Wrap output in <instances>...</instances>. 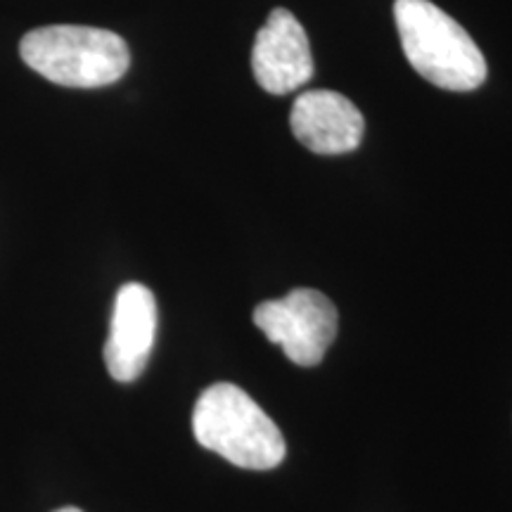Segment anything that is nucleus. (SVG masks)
Here are the masks:
<instances>
[{
  "instance_id": "obj_2",
  "label": "nucleus",
  "mask_w": 512,
  "mask_h": 512,
  "mask_svg": "<svg viewBox=\"0 0 512 512\" xmlns=\"http://www.w3.org/2000/svg\"><path fill=\"white\" fill-rule=\"evenodd\" d=\"M401 48L422 79L444 91L467 93L486 81V60L472 36L430 0H396Z\"/></svg>"
},
{
  "instance_id": "obj_4",
  "label": "nucleus",
  "mask_w": 512,
  "mask_h": 512,
  "mask_svg": "<svg viewBox=\"0 0 512 512\" xmlns=\"http://www.w3.org/2000/svg\"><path fill=\"white\" fill-rule=\"evenodd\" d=\"M254 325L264 332L268 342L278 344L292 363L313 368L335 342L339 316L335 304L323 292L297 287L283 299L256 306Z\"/></svg>"
},
{
  "instance_id": "obj_6",
  "label": "nucleus",
  "mask_w": 512,
  "mask_h": 512,
  "mask_svg": "<svg viewBox=\"0 0 512 512\" xmlns=\"http://www.w3.org/2000/svg\"><path fill=\"white\" fill-rule=\"evenodd\" d=\"M157 337V299L140 283H126L112 309L105 363L117 382H133L145 373Z\"/></svg>"
},
{
  "instance_id": "obj_5",
  "label": "nucleus",
  "mask_w": 512,
  "mask_h": 512,
  "mask_svg": "<svg viewBox=\"0 0 512 512\" xmlns=\"http://www.w3.org/2000/svg\"><path fill=\"white\" fill-rule=\"evenodd\" d=\"M254 79L266 93L287 95L313 76L309 36L290 10H273L252 48Z\"/></svg>"
},
{
  "instance_id": "obj_1",
  "label": "nucleus",
  "mask_w": 512,
  "mask_h": 512,
  "mask_svg": "<svg viewBox=\"0 0 512 512\" xmlns=\"http://www.w3.org/2000/svg\"><path fill=\"white\" fill-rule=\"evenodd\" d=\"M197 444L245 470H273L285 460L283 432L245 389L230 382L204 389L192 411Z\"/></svg>"
},
{
  "instance_id": "obj_8",
  "label": "nucleus",
  "mask_w": 512,
  "mask_h": 512,
  "mask_svg": "<svg viewBox=\"0 0 512 512\" xmlns=\"http://www.w3.org/2000/svg\"><path fill=\"white\" fill-rule=\"evenodd\" d=\"M55 512H83V510H79V508H60V510H55Z\"/></svg>"
},
{
  "instance_id": "obj_7",
  "label": "nucleus",
  "mask_w": 512,
  "mask_h": 512,
  "mask_svg": "<svg viewBox=\"0 0 512 512\" xmlns=\"http://www.w3.org/2000/svg\"><path fill=\"white\" fill-rule=\"evenodd\" d=\"M292 133L316 155H347L361 145L366 119L347 95L337 91H306L297 95L290 112Z\"/></svg>"
},
{
  "instance_id": "obj_3",
  "label": "nucleus",
  "mask_w": 512,
  "mask_h": 512,
  "mask_svg": "<svg viewBox=\"0 0 512 512\" xmlns=\"http://www.w3.org/2000/svg\"><path fill=\"white\" fill-rule=\"evenodd\" d=\"M19 55L43 79L67 88H102L128 72L131 53L112 31L57 24L29 31Z\"/></svg>"
}]
</instances>
